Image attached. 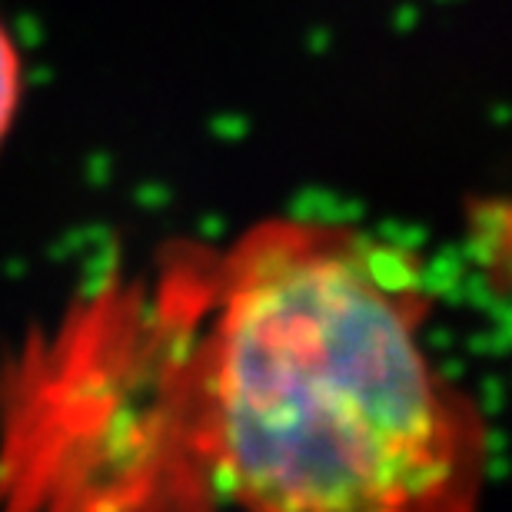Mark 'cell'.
Returning <instances> with one entry per match:
<instances>
[{"instance_id":"obj_1","label":"cell","mask_w":512,"mask_h":512,"mask_svg":"<svg viewBox=\"0 0 512 512\" xmlns=\"http://www.w3.org/2000/svg\"><path fill=\"white\" fill-rule=\"evenodd\" d=\"M157 313L170 356L143 383L150 486L283 512L459 509L483 479V429L423 350V293L406 260L353 230L273 220ZM157 320V323H160Z\"/></svg>"},{"instance_id":"obj_2","label":"cell","mask_w":512,"mask_h":512,"mask_svg":"<svg viewBox=\"0 0 512 512\" xmlns=\"http://www.w3.org/2000/svg\"><path fill=\"white\" fill-rule=\"evenodd\" d=\"M20 94H24V60H20L14 34L0 20V147H4L10 127H14Z\"/></svg>"}]
</instances>
